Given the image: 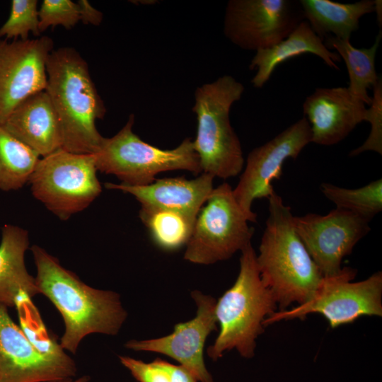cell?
Returning a JSON list of instances; mask_svg holds the SVG:
<instances>
[{"label":"cell","mask_w":382,"mask_h":382,"mask_svg":"<svg viewBox=\"0 0 382 382\" xmlns=\"http://www.w3.org/2000/svg\"><path fill=\"white\" fill-rule=\"evenodd\" d=\"M30 250L39 293L53 303L62 317L64 331L59 345L65 351L75 354L88 335L119 332L127 313L117 293L87 285L39 245H33Z\"/></svg>","instance_id":"6da1fadb"},{"label":"cell","mask_w":382,"mask_h":382,"mask_svg":"<svg viewBox=\"0 0 382 382\" xmlns=\"http://www.w3.org/2000/svg\"><path fill=\"white\" fill-rule=\"evenodd\" d=\"M268 199L269 216L256 262L263 284L284 311L311 299L323 275L296 231L291 208L275 191Z\"/></svg>","instance_id":"7a4b0ae2"},{"label":"cell","mask_w":382,"mask_h":382,"mask_svg":"<svg viewBox=\"0 0 382 382\" xmlns=\"http://www.w3.org/2000/svg\"><path fill=\"white\" fill-rule=\"evenodd\" d=\"M47 92L57 115L62 148L73 153L93 154L103 139L96 122L106 112L91 79L86 61L76 50H53L46 64Z\"/></svg>","instance_id":"3957f363"},{"label":"cell","mask_w":382,"mask_h":382,"mask_svg":"<svg viewBox=\"0 0 382 382\" xmlns=\"http://www.w3.org/2000/svg\"><path fill=\"white\" fill-rule=\"evenodd\" d=\"M237 279L216 302L215 315L220 331L207 349L212 360L236 349L245 358L255 354L256 340L264 331L265 320L276 312L277 302L263 284L251 243L241 251Z\"/></svg>","instance_id":"277c9868"},{"label":"cell","mask_w":382,"mask_h":382,"mask_svg":"<svg viewBox=\"0 0 382 382\" xmlns=\"http://www.w3.org/2000/svg\"><path fill=\"white\" fill-rule=\"evenodd\" d=\"M243 91L242 83L228 75L197 88L192 111L197 130L193 144L202 173L226 179L242 171L243 151L231 125L229 112Z\"/></svg>","instance_id":"5b68a950"},{"label":"cell","mask_w":382,"mask_h":382,"mask_svg":"<svg viewBox=\"0 0 382 382\" xmlns=\"http://www.w3.org/2000/svg\"><path fill=\"white\" fill-rule=\"evenodd\" d=\"M134 116L113 137L103 139L93 154L98 171L115 175L121 184L143 186L157 174L174 170L202 173L193 141L185 139L176 148L161 149L142 141L132 131Z\"/></svg>","instance_id":"8992f818"},{"label":"cell","mask_w":382,"mask_h":382,"mask_svg":"<svg viewBox=\"0 0 382 382\" xmlns=\"http://www.w3.org/2000/svg\"><path fill=\"white\" fill-rule=\"evenodd\" d=\"M93 154L60 148L40 158L29 183L34 197L59 219L82 212L100 195Z\"/></svg>","instance_id":"52a82bcc"},{"label":"cell","mask_w":382,"mask_h":382,"mask_svg":"<svg viewBox=\"0 0 382 382\" xmlns=\"http://www.w3.org/2000/svg\"><path fill=\"white\" fill-rule=\"evenodd\" d=\"M357 272L356 269L345 267L337 274L323 277L311 299L290 310L274 312L265 320L264 326L282 320L303 318L311 313L322 315L331 328L352 323L364 316H381V272L352 282Z\"/></svg>","instance_id":"ba28073f"},{"label":"cell","mask_w":382,"mask_h":382,"mask_svg":"<svg viewBox=\"0 0 382 382\" xmlns=\"http://www.w3.org/2000/svg\"><path fill=\"white\" fill-rule=\"evenodd\" d=\"M205 203L195 221L184 258L211 265L244 249L250 243L254 229L248 226V218L228 183L214 188Z\"/></svg>","instance_id":"9c48e42d"},{"label":"cell","mask_w":382,"mask_h":382,"mask_svg":"<svg viewBox=\"0 0 382 382\" xmlns=\"http://www.w3.org/2000/svg\"><path fill=\"white\" fill-rule=\"evenodd\" d=\"M303 20L299 1L292 0H231L224 32L244 50L270 47L285 39Z\"/></svg>","instance_id":"30bf717a"},{"label":"cell","mask_w":382,"mask_h":382,"mask_svg":"<svg viewBox=\"0 0 382 382\" xmlns=\"http://www.w3.org/2000/svg\"><path fill=\"white\" fill-rule=\"evenodd\" d=\"M311 142L310 125L303 117L249 153L245 169L233 190L237 203L249 221H256V214L251 210L253 202L270 197L274 192L272 182L280 178L285 161L296 158Z\"/></svg>","instance_id":"8fae6325"},{"label":"cell","mask_w":382,"mask_h":382,"mask_svg":"<svg viewBox=\"0 0 382 382\" xmlns=\"http://www.w3.org/2000/svg\"><path fill=\"white\" fill-rule=\"evenodd\" d=\"M297 234L323 277L337 274L341 263L370 231L367 220L336 208L325 215L294 216Z\"/></svg>","instance_id":"7c38bea8"},{"label":"cell","mask_w":382,"mask_h":382,"mask_svg":"<svg viewBox=\"0 0 382 382\" xmlns=\"http://www.w3.org/2000/svg\"><path fill=\"white\" fill-rule=\"evenodd\" d=\"M53 50L48 36L0 40V125L25 99L45 91L46 64Z\"/></svg>","instance_id":"4fadbf2b"},{"label":"cell","mask_w":382,"mask_h":382,"mask_svg":"<svg viewBox=\"0 0 382 382\" xmlns=\"http://www.w3.org/2000/svg\"><path fill=\"white\" fill-rule=\"evenodd\" d=\"M77 367L67 354L40 352L0 305V382H62L76 378Z\"/></svg>","instance_id":"5bb4252c"},{"label":"cell","mask_w":382,"mask_h":382,"mask_svg":"<svg viewBox=\"0 0 382 382\" xmlns=\"http://www.w3.org/2000/svg\"><path fill=\"white\" fill-rule=\"evenodd\" d=\"M191 296L197 305L194 318L179 323L168 335L150 340H131L125 347L134 351L152 352L167 355L186 368L199 382H214L207 370L204 346L208 335L216 328V301L209 295L194 291Z\"/></svg>","instance_id":"9a60e30c"},{"label":"cell","mask_w":382,"mask_h":382,"mask_svg":"<svg viewBox=\"0 0 382 382\" xmlns=\"http://www.w3.org/2000/svg\"><path fill=\"white\" fill-rule=\"evenodd\" d=\"M311 132V142L331 146L344 139L366 121L365 103L354 97L347 87L318 88L303 104Z\"/></svg>","instance_id":"2e32d148"},{"label":"cell","mask_w":382,"mask_h":382,"mask_svg":"<svg viewBox=\"0 0 382 382\" xmlns=\"http://www.w3.org/2000/svg\"><path fill=\"white\" fill-rule=\"evenodd\" d=\"M213 179L212 175L202 173L192 180L163 178L143 186L107 183L105 187L133 195L141 207L175 212L195 221L214 189Z\"/></svg>","instance_id":"e0dca14e"},{"label":"cell","mask_w":382,"mask_h":382,"mask_svg":"<svg viewBox=\"0 0 382 382\" xmlns=\"http://www.w3.org/2000/svg\"><path fill=\"white\" fill-rule=\"evenodd\" d=\"M1 125L40 157L62 146L59 121L45 91L25 99Z\"/></svg>","instance_id":"ac0fdd59"},{"label":"cell","mask_w":382,"mask_h":382,"mask_svg":"<svg viewBox=\"0 0 382 382\" xmlns=\"http://www.w3.org/2000/svg\"><path fill=\"white\" fill-rule=\"evenodd\" d=\"M306 53L313 54L328 66L340 69L336 63L341 61L340 57L336 52L328 50L323 40L303 20L285 39L270 47L256 51L249 66L250 69H257L251 83L255 88H262L279 64Z\"/></svg>","instance_id":"d6986e66"},{"label":"cell","mask_w":382,"mask_h":382,"mask_svg":"<svg viewBox=\"0 0 382 382\" xmlns=\"http://www.w3.org/2000/svg\"><path fill=\"white\" fill-rule=\"evenodd\" d=\"M29 248L27 230L13 224L1 228L0 242V305L16 307L18 296L39 294L35 278L28 271L25 255Z\"/></svg>","instance_id":"ffe728a7"},{"label":"cell","mask_w":382,"mask_h":382,"mask_svg":"<svg viewBox=\"0 0 382 382\" xmlns=\"http://www.w3.org/2000/svg\"><path fill=\"white\" fill-rule=\"evenodd\" d=\"M305 20L323 40L328 35L350 39L359 28V19L374 12L376 0L342 4L330 0H301Z\"/></svg>","instance_id":"44dd1931"},{"label":"cell","mask_w":382,"mask_h":382,"mask_svg":"<svg viewBox=\"0 0 382 382\" xmlns=\"http://www.w3.org/2000/svg\"><path fill=\"white\" fill-rule=\"evenodd\" d=\"M381 31L376 36L374 44L369 48H356L349 39H340L328 35L323 39L325 47L335 50L347 66L349 83V92L367 105H371L372 98L367 89L376 84L378 77L375 69V57L380 44Z\"/></svg>","instance_id":"7402d4cb"},{"label":"cell","mask_w":382,"mask_h":382,"mask_svg":"<svg viewBox=\"0 0 382 382\" xmlns=\"http://www.w3.org/2000/svg\"><path fill=\"white\" fill-rule=\"evenodd\" d=\"M40 158L0 125V190H18L29 183Z\"/></svg>","instance_id":"603a6c76"},{"label":"cell","mask_w":382,"mask_h":382,"mask_svg":"<svg viewBox=\"0 0 382 382\" xmlns=\"http://www.w3.org/2000/svg\"><path fill=\"white\" fill-rule=\"evenodd\" d=\"M139 218L156 244L166 250L187 244L195 221L175 212L141 207Z\"/></svg>","instance_id":"cb8c5ba5"},{"label":"cell","mask_w":382,"mask_h":382,"mask_svg":"<svg viewBox=\"0 0 382 382\" xmlns=\"http://www.w3.org/2000/svg\"><path fill=\"white\" fill-rule=\"evenodd\" d=\"M320 190L336 208L350 212L369 221L382 210V179L356 189L323 183Z\"/></svg>","instance_id":"d4e9b609"},{"label":"cell","mask_w":382,"mask_h":382,"mask_svg":"<svg viewBox=\"0 0 382 382\" xmlns=\"http://www.w3.org/2000/svg\"><path fill=\"white\" fill-rule=\"evenodd\" d=\"M37 0H12L11 12L0 28V37L27 40L29 33L39 36V13Z\"/></svg>","instance_id":"484cf974"},{"label":"cell","mask_w":382,"mask_h":382,"mask_svg":"<svg viewBox=\"0 0 382 382\" xmlns=\"http://www.w3.org/2000/svg\"><path fill=\"white\" fill-rule=\"evenodd\" d=\"M38 13L40 33L57 25L71 29L80 21L78 5L71 0H44Z\"/></svg>","instance_id":"4316f807"},{"label":"cell","mask_w":382,"mask_h":382,"mask_svg":"<svg viewBox=\"0 0 382 382\" xmlns=\"http://www.w3.org/2000/svg\"><path fill=\"white\" fill-rule=\"evenodd\" d=\"M366 121L371 124V132L361 146L350 152V156H357L366 151H373L382 154V83L381 78L374 86V97L371 108L367 109Z\"/></svg>","instance_id":"83f0119b"},{"label":"cell","mask_w":382,"mask_h":382,"mask_svg":"<svg viewBox=\"0 0 382 382\" xmlns=\"http://www.w3.org/2000/svg\"><path fill=\"white\" fill-rule=\"evenodd\" d=\"M119 359L138 382H170L169 374L160 358L150 363L127 356H119Z\"/></svg>","instance_id":"f1b7e54d"},{"label":"cell","mask_w":382,"mask_h":382,"mask_svg":"<svg viewBox=\"0 0 382 382\" xmlns=\"http://www.w3.org/2000/svg\"><path fill=\"white\" fill-rule=\"evenodd\" d=\"M79 18L84 24L99 25L103 21V13L91 6L87 0H79L77 1Z\"/></svg>","instance_id":"f546056e"},{"label":"cell","mask_w":382,"mask_h":382,"mask_svg":"<svg viewBox=\"0 0 382 382\" xmlns=\"http://www.w3.org/2000/svg\"><path fill=\"white\" fill-rule=\"evenodd\" d=\"M162 364L168 371L170 382H197L195 377L184 366L175 365L162 359Z\"/></svg>","instance_id":"4dcf8cb0"},{"label":"cell","mask_w":382,"mask_h":382,"mask_svg":"<svg viewBox=\"0 0 382 382\" xmlns=\"http://www.w3.org/2000/svg\"><path fill=\"white\" fill-rule=\"evenodd\" d=\"M375 11L377 13V19L380 26L381 25V1L376 0V9Z\"/></svg>","instance_id":"1f68e13d"},{"label":"cell","mask_w":382,"mask_h":382,"mask_svg":"<svg viewBox=\"0 0 382 382\" xmlns=\"http://www.w3.org/2000/svg\"><path fill=\"white\" fill-rule=\"evenodd\" d=\"M90 377L88 376L84 375L78 378H74L72 379L66 380L62 382H89Z\"/></svg>","instance_id":"d6a6232c"}]
</instances>
